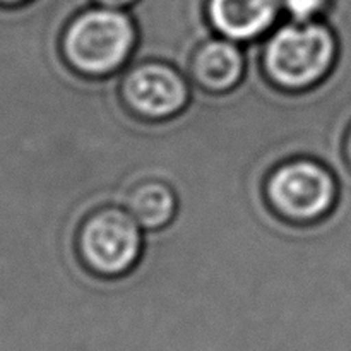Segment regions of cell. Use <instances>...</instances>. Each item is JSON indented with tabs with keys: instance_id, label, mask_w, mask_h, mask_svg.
Wrapping results in <instances>:
<instances>
[{
	"instance_id": "277c9868",
	"label": "cell",
	"mask_w": 351,
	"mask_h": 351,
	"mask_svg": "<svg viewBox=\"0 0 351 351\" xmlns=\"http://www.w3.org/2000/svg\"><path fill=\"white\" fill-rule=\"evenodd\" d=\"M144 230L125 208H105L89 216L79 233V252L93 273L123 276L143 256Z\"/></svg>"
},
{
	"instance_id": "30bf717a",
	"label": "cell",
	"mask_w": 351,
	"mask_h": 351,
	"mask_svg": "<svg viewBox=\"0 0 351 351\" xmlns=\"http://www.w3.org/2000/svg\"><path fill=\"white\" fill-rule=\"evenodd\" d=\"M136 2L137 0H95L96 5L110 7V9H120V10H127Z\"/></svg>"
},
{
	"instance_id": "3957f363",
	"label": "cell",
	"mask_w": 351,
	"mask_h": 351,
	"mask_svg": "<svg viewBox=\"0 0 351 351\" xmlns=\"http://www.w3.org/2000/svg\"><path fill=\"white\" fill-rule=\"evenodd\" d=\"M266 194L278 215L295 223H315L331 215L339 185L331 168L312 158L281 163L269 175Z\"/></svg>"
},
{
	"instance_id": "ba28073f",
	"label": "cell",
	"mask_w": 351,
	"mask_h": 351,
	"mask_svg": "<svg viewBox=\"0 0 351 351\" xmlns=\"http://www.w3.org/2000/svg\"><path fill=\"white\" fill-rule=\"evenodd\" d=\"M125 209L144 232H158L173 221L178 199L167 182L146 180L130 192Z\"/></svg>"
},
{
	"instance_id": "6da1fadb",
	"label": "cell",
	"mask_w": 351,
	"mask_h": 351,
	"mask_svg": "<svg viewBox=\"0 0 351 351\" xmlns=\"http://www.w3.org/2000/svg\"><path fill=\"white\" fill-rule=\"evenodd\" d=\"M338 50V38L328 23H293L283 17L264 38L263 65L278 88L307 91L331 74Z\"/></svg>"
},
{
	"instance_id": "5b68a950",
	"label": "cell",
	"mask_w": 351,
	"mask_h": 351,
	"mask_svg": "<svg viewBox=\"0 0 351 351\" xmlns=\"http://www.w3.org/2000/svg\"><path fill=\"white\" fill-rule=\"evenodd\" d=\"M127 106L147 120H167L187 108L191 82L167 62H137L130 58L122 84Z\"/></svg>"
},
{
	"instance_id": "8992f818",
	"label": "cell",
	"mask_w": 351,
	"mask_h": 351,
	"mask_svg": "<svg viewBox=\"0 0 351 351\" xmlns=\"http://www.w3.org/2000/svg\"><path fill=\"white\" fill-rule=\"evenodd\" d=\"M283 17L281 0H208L215 33L239 45L264 40Z\"/></svg>"
},
{
	"instance_id": "7c38bea8",
	"label": "cell",
	"mask_w": 351,
	"mask_h": 351,
	"mask_svg": "<svg viewBox=\"0 0 351 351\" xmlns=\"http://www.w3.org/2000/svg\"><path fill=\"white\" fill-rule=\"evenodd\" d=\"M345 154H346V160H348V163L351 167V127H350L348 136H346V141H345Z\"/></svg>"
},
{
	"instance_id": "8fae6325",
	"label": "cell",
	"mask_w": 351,
	"mask_h": 351,
	"mask_svg": "<svg viewBox=\"0 0 351 351\" xmlns=\"http://www.w3.org/2000/svg\"><path fill=\"white\" fill-rule=\"evenodd\" d=\"M29 2L31 0H0V9H17Z\"/></svg>"
},
{
	"instance_id": "7a4b0ae2",
	"label": "cell",
	"mask_w": 351,
	"mask_h": 351,
	"mask_svg": "<svg viewBox=\"0 0 351 351\" xmlns=\"http://www.w3.org/2000/svg\"><path fill=\"white\" fill-rule=\"evenodd\" d=\"M137 47V27L129 10L93 5L65 27L62 51L72 69L105 77L127 67Z\"/></svg>"
},
{
	"instance_id": "52a82bcc",
	"label": "cell",
	"mask_w": 351,
	"mask_h": 351,
	"mask_svg": "<svg viewBox=\"0 0 351 351\" xmlns=\"http://www.w3.org/2000/svg\"><path fill=\"white\" fill-rule=\"evenodd\" d=\"M243 74V45L216 34L195 50L187 77L209 93H228L240 84Z\"/></svg>"
},
{
	"instance_id": "9c48e42d",
	"label": "cell",
	"mask_w": 351,
	"mask_h": 351,
	"mask_svg": "<svg viewBox=\"0 0 351 351\" xmlns=\"http://www.w3.org/2000/svg\"><path fill=\"white\" fill-rule=\"evenodd\" d=\"M283 14L293 23H312L322 21L328 14L331 0H281Z\"/></svg>"
}]
</instances>
